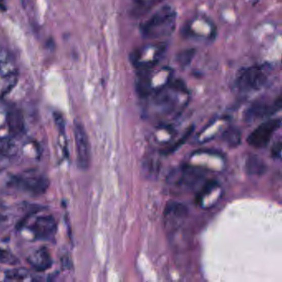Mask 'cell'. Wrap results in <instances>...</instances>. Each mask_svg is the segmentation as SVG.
Masks as SVG:
<instances>
[{
	"mask_svg": "<svg viewBox=\"0 0 282 282\" xmlns=\"http://www.w3.org/2000/svg\"><path fill=\"white\" fill-rule=\"evenodd\" d=\"M189 90L184 81L171 79L149 97L150 106L158 114L169 115L178 111L187 102Z\"/></svg>",
	"mask_w": 282,
	"mask_h": 282,
	"instance_id": "1",
	"label": "cell"
},
{
	"mask_svg": "<svg viewBox=\"0 0 282 282\" xmlns=\"http://www.w3.org/2000/svg\"><path fill=\"white\" fill-rule=\"evenodd\" d=\"M177 14L170 5L161 7L140 25L145 38L160 39L172 34L176 26Z\"/></svg>",
	"mask_w": 282,
	"mask_h": 282,
	"instance_id": "2",
	"label": "cell"
},
{
	"mask_svg": "<svg viewBox=\"0 0 282 282\" xmlns=\"http://www.w3.org/2000/svg\"><path fill=\"white\" fill-rule=\"evenodd\" d=\"M273 70L269 64L263 63L249 66L242 70L237 75L235 89L242 93H252L268 85L272 77Z\"/></svg>",
	"mask_w": 282,
	"mask_h": 282,
	"instance_id": "3",
	"label": "cell"
},
{
	"mask_svg": "<svg viewBox=\"0 0 282 282\" xmlns=\"http://www.w3.org/2000/svg\"><path fill=\"white\" fill-rule=\"evenodd\" d=\"M167 45L164 42H155L135 49L130 54V62L138 71L157 67L166 53Z\"/></svg>",
	"mask_w": 282,
	"mask_h": 282,
	"instance_id": "4",
	"label": "cell"
},
{
	"mask_svg": "<svg viewBox=\"0 0 282 282\" xmlns=\"http://www.w3.org/2000/svg\"><path fill=\"white\" fill-rule=\"evenodd\" d=\"M75 148L77 155V165L79 168L86 170L89 168L91 161L90 144L86 131L81 123L75 122L74 124Z\"/></svg>",
	"mask_w": 282,
	"mask_h": 282,
	"instance_id": "5",
	"label": "cell"
},
{
	"mask_svg": "<svg viewBox=\"0 0 282 282\" xmlns=\"http://www.w3.org/2000/svg\"><path fill=\"white\" fill-rule=\"evenodd\" d=\"M280 118L266 121L260 124L251 134L248 136V144L254 148H262L270 143L273 135L280 127Z\"/></svg>",
	"mask_w": 282,
	"mask_h": 282,
	"instance_id": "6",
	"label": "cell"
},
{
	"mask_svg": "<svg viewBox=\"0 0 282 282\" xmlns=\"http://www.w3.org/2000/svg\"><path fill=\"white\" fill-rule=\"evenodd\" d=\"M13 183L18 189L34 196H40L45 193L49 186L48 178L40 175L27 174L19 175L14 178Z\"/></svg>",
	"mask_w": 282,
	"mask_h": 282,
	"instance_id": "7",
	"label": "cell"
},
{
	"mask_svg": "<svg viewBox=\"0 0 282 282\" xmlns=\"http://www.w3.org/2000/svg\"><path fill=\"white\" fill-rule=\"evenodd\" d=\"M29 228L37 239L49 240L56 234L57 225L53 217L43 215L35 218Z\"/></svg>",
	"mask_w": 282,
	"mask_h": 282,
	"instance_id": "8",
	"label": "cell"
},
{
	"mask_svg": "<svg viewBox=\"0 0 282 282\" xmlns=\"http://www.w3.org/2000/svg\"><path fill=\"white\" fill-rule=\"evenodd\" d=\"M281 108V99L278 97L275 102L269 105L267 103L257 102L253 104L247 111L246 118L248 121L257 120L260 118L270 116L280 110Z\"/></svg>",
	"mask_w": 282,
	"mask_h": 282,
	"instance_id": "9",
	"label": "cell"
},
{
	"mask_svg": "<svg viewBox=\"0 0 282 282\" xmlns=\"http://www.w3.org/2000/svg\"><path fill=\"white\" fill-rule=\"evenodd\" d=\"M187 209L179 203H170L165 210V223L169 227H177L186 216Z\"/></svg>",
	"mask_w": 282,
	"mask_h": 282,
	"instance_id": "10",
	"label": "cell"
},
{
	"mask_svg": "<svg viewBox=\"0 0 282 282\" xmlns=\"http://www.w3.org/2000/svg\"><path fill=\"white\" fill-rule=\"evenodd\" d=\"M27 262L32 268L38 271H44L50 268L53 265V259L48 249L39 248L27 257Z\"/></svg>",
	"mask_w": 282,
	"mask_h": 282,
	"instance_id": "11",
	"label": "cell"
},
{
	"mask_svg": "<svg viewBox=\"0 0 282 282\" xmlns=\"http://www.w3.org/2000/svg\"><path fill=\"white\" fill-rule=\"evenodd\" d=\"M7 120L8 129L12 136H18L23 132L24 129V122H23V115L18 109H9L6 116Z\"/></svg>",
	"mask_w": 282,
	"mask_h": 282,
	"instance_id": "12",
	"label": "cell"
},
{
	"mask_svg": "<svg viewBox=\"0 0 282 282\" xmlns=\"http://www.w3.org/2000/svg\"><path fill=\"white\" fill-rule=\"evenodd\" d=\"M163 1L164 0H132L133 14L137 17L144 15Z\"/></svg>",
	"mask_w": 282,
	"mask_h": 282,
	"instance_id": "13",
	"label": "cell"
},
{
	"mask_svg": "<svg viewBox=\"0 0 282 282\" xmlns=\"http://www.w3.org/2000/svg\"><path fill=\"white\" fill-rule=\"evenodd\" d=\"M246 166L247 171L250 175H262L266 170L265 164L257 156L248 157Z\"/></svg>",
	"mask_w": 282,
	"mask_h": 282,
	"instance_id": "14",
	"label": "cell"
},
{
	"mask_svg": "<svg viewBox=\"0 0 282 282\" xmlns=\"http://www.w3.org/2000/svg\"><path fill=\"white\" fill-rule=\"evenodd\" d=\"M29 271L24 268H17L9 270L5 273V279L8 280H27L30 276Z\"/></svg>",
	"mask_w": 282,
	"mask_h": 282,
	"instance_id": "15",
	"label": "cell"
},
{
	"mask_svg": "<svg viewBox=\"0 0 282 282\" xmlns=\"http://www.w3.org/2000/svg\"><path fill=\"white\" fill-rule=\"evenodd\" d=\"M240 136L241 135H240L239 130L231 128V129L227 130V132H225L224 140L231 147H237L240 143V140H241V136Z\"/></svg>",
	"mask_w": 282,
	"mask_h": 282,
	"instance_id": "16",
	"label": "cell"
},
{
	"mask_svg": "<svg viewBox=\"0 0 282 282\" xmlns=\"http://www.w3.org/2000/svg\"><path fill=\"white\" fill-rule=\"evenodd\" d=\"M0 263L14 266L18 264V257L10 251L0 248Z\"/></svg>",
	"mask_w": 282,
	"mask_h": 282,
	"instance_id": "17",
	"label": "cell"
},
{
	"mask_svg": "<svg viewBox=\"0 0 282 282\" xmlns=\"http://www.w3.org/2000/svg\"><path fill=\"white\" fill-rule=\"evenodd\" d=\"M15 145L14 142L9 137L0 136V152L5 154H11L14 153Z\"/></svg>",
	"mask_w": 282,
	"mask_h": 282,
	"instance_id": "18",
	"label": "cell"
},
{
	"mask_svg": "<svg viewBox=\"0 0 282 282\" xmlns=\"http://www.w3.org/2000/svg\"><path fill=\"white\" fill-rule=\"evenodd\" d=\"M271 153H272V156L275 158L280 159V156H281V144H280V142H278L277 144L273 147Z\"/></svg>",
	"mask_w": 282,
	"mask_h": 282,
	"instance_id": "19",
	"label": "cell"
},
{
	"mask_svg": "<svg viewBox=\"0 0 282 282\" xmlns=\"http://www.w3.org/2000/svg\"><path fill=\"white\" fill-rule=\"evenodd\" d=\"M54 119L55 122H56L57 125L58 126L60 129L64 130V127H65V122H64L63 117H62V114H59V113H55Z\"/></svg>",
	"mask_w": 282,
	"mask_h": 282,
	"instance_id": "20",
	"label": "cell"
}]
</instances>
